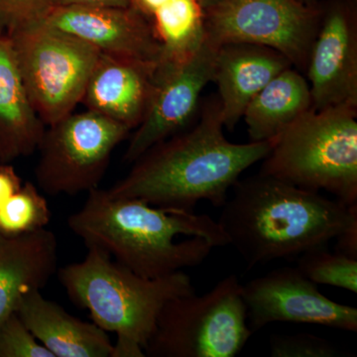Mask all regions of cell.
Masks as SVG:
<instances>
[{
  "mask_svg": "<svg viewBox=\"0 0 357 357\" xmlns=\"http://www.w3.org/2000/svg\"><path fill=\"white\" fill-rule=\"evenodd\" d=\"M301 1L305 2V3L310 4V6H314V0H301Z\"/></svg>",
  "mask_w": 357,
  "mask_h": 357,
  "instance_id": "cell-31",
  "label": "cell"
},
{
  "mask_svg": "<svg viewBox=\"0 0 357 357\" xmlns=\"http://www.w3.org/2000/svg\"><path fill=\"white\" fill-rule=\"evenodd\" d=\"M100 54L159 64L162 48L147 17L132 6H62L39 18Z\"/></svg>",
  "mask_w": 357,
  "mask_h": 357,
  "instance_id": "cell-12",
  "label": "cell"
},
{
  "mask_svg": "<svg viewBox=\"0 0 357 357\" xmlns=\"http://www.w3.org/2000/svg\"><path fill=\"white\" fill-rule=\"evenodd\" d=\"M21 185L22 182L13 166L0 162V206L8 201Z\"/></svg>",
  "mask_w": 357,
  "mask_h": 357,
  "instance_id": "cell-26",
  "label": "cell"
},
{
  "mask_svg": "<svg viewBox=\"0 0 357 357\" xmlns=\"http://www.w3.org/2000/svg\"><path fill=\"white\" fill-rule=\"evenodd\" d=\"M162 48L160 63L175 62L196 50L206 36L199 0H168L150 16Z\"/></svg>",
  "mask_w": 357,
  "mask_h": 357,
  "instance_id": "cell-20",
  "label": "cell"
},
{
  "mask_svg": "<svg viewBox=\"0 0 357 357\" xmlns=\"http://www.w3.org/2000/svg\"><path fill=\"white\" fill-rule=\"evenodd\" d=\"M311 109L309 83L290 67L279 73L251 100L243 117L251 142H260L274 139Z\"/></svg>",
  "mask_w": 357,
  "mask_h": 357,
  "instance_id": "cell-19",
  "label": "cell"
},
{
  "mask_svg": "<svg viewBox=\"0 0 357 357\" xmlns=\"http://www.w3.org/2000/svg\"><path fill=\"white\" fill-rule=\"evenodd\" d=\"M218 45L204 36L198 48L175 62L159 63L146 114L129 141L124 160L133 163L161 141L185 130L213 79Z\"/></svg>",
  "mask_w": 357,
  "mask_h": 357,
  "instance_id": "cell-10",
  "label": "cell"
},
{
  "mask_svg": "<svg viewBox=\"0 0 357 357\" xmlns=\"http://www.w3.org/2000/svg\"><path fill=\"white\" fill-rule=\"evenodd\" d=\"M236 274L208 293L168 301L144 347L150 357H234L253 335Z\"/></svg>",
  "mask_w": 357,
  "mask_h": 357,
  "instance_id": "cell-6",
  "label": "cell"
},
{
  "mask_svg": "<svg viewBox=\"0 0 357 357\" xmlns=\"http://www.w3.org/2000/svg\"><path fill=\"white\" fill-rule=\"evenodd\" d=\"M356 109L307 110L274 138L260 173L357 204Z\"/></svg>",
  "mask_w": 357,
  "mask_h": 357,
  "instance_id": "cell-5",
  "label": "cell"
},
{
  "mask_svg": "<svg viewBox=\"0 0 357 357\" xmlns=\"http://www.w3.org/2000/svg\"><path fill=\"white\" fill-rule=\"evenodd\" d=\"M51 220L47 199L31 183L20 190L0 206V234L13 237L45 229Z\"/></svg>",
  "mask_w": 357,
  "mask_h": 357,
  "instance_id": "cell-21",
  "label": "cell"
},
{
  "mask_svg": "<svg viewBox=\"0 0 357 357\" xmlns=\"http://www.w3.org/2000/svg\"><path fill=\"white\" fill-rule=\"evenodd\" d=\"M335 239L337 245L335 252L351 259H357V222L345 229Z\"/></svg>",
  "mask_w": 357,
  "mask_h": 357,
  "instance_id": "cell-27",
  "label": "cell"
},
{
  "mask_svg": "<svg viewBox=\"0 0 357 357\" xmlns=\"http://www.w3.org/2000/svg\"><path fill=\"white\" fill-rule=\"evenodd\" d=\"M218 222L251 269L328 246L357 222V204L260 173L237 181Z\"/></svg>",
  "mask_w": 357,
  "mask_h": 357,
  "instance_id": "cell-3",
  "label": "cell"
},
{
  "mask_svg": "<svg viewBox=\"0 0 357 357\" xmlns=\"http://www.w3.org/2000/svg\"><path fill=\"white\" fill-rule=\"evenodd\" d=\"M48 128L38 147L35 176L51 196L98 189L112 152L131 131L89 109L72 112Z\"/></svg>",
  "mask_w": 357,
  "mask_h": 357,
  "instance_id": "cell-8",
  "label": "cell"
},
{
  "mask_svg": "<svg viewBox=\"0 0 357 357\" xmlns=\"http://www.w3.org/2000/svg\"><path fill=\"white\" fill-rule=\"evenodd\" d=\"M58 267V241L42 229L6 237L0 245V324L27 294L41 291Z\"/></svg>",
  "mask_w": 357,
  "mask_h": 357,
  "instance_id": "cell-17",
  "label": "cell"
},
{
  "mask_svg": "<svg viewBox=\"0 0 357 357\" xmlns=\"http://www.w3.org/2000/svg\"><path fill=\"white\" fill-rule=\"evenodd\" d=\"M158 65L100 54L82 102L132 130L146 114Z\"/></svg>",
  "mask_w": 357,
  "mask_h": 357,
  "instance_id": "cell-14",
  "label": "cell"
},
{
  "mask_svg": "<svg viewBox=\"0 0 357 357\" xmlns=\"http://www.w3.org/2000/svg\"><path fill=\"white\" fill-rule=\"evenodd\" d=\"M16 314L54 357H112L114 344L95 323L75 318L41 291L27 294Z\"/></svg>",
  "mask_w": 357,
  "mask_h": 357,
  "instance_id": "cell-16",
  "label": "cell"
},
{
  "mask_svg": "<svg viewBox=\"0 0 357 357\" xmlns=\"http://www.w3.org/2000/svg\"><path fill=\"white\" fill-rule=\"evenodd\" d=\"M168 0H129L130 6L137 9L139 13L146 17L153 14L155 10L159 8L160 6H163Z\"/></svg>",
  "mask_w": 357,
  "mask_h": 357,
  "instance_id": "cell-29",
  "label": "cell"
},
{
  "mask_svg": "<svg viewBox=\"0 0 357 357\" xmlns=\"http://www.w3.org/2000/svg\"><path fill=\"white\" fill-rule=\"evenodd\" d=\"M0 357H54L16 312L0 324Z\"/></svg>",
  "mask_w": 357,
  "mask_h": 357,
  "instance_id": "cell-23",
  "label": "cell"
},
{
  "mask_svg": "<svg viewBox=\"0 0 357 357\" xmlns=\"http://www.w3.org/2000/svg\"><path fill=\"white\" fill-rule=\"evenodd\" d=\"M352 1H356V0H352Z\"/></svg>",
  "mask_w": 357,
  "mask_h": 357,
  "instance_id": "cell-33",
  "label": "cell"
},
{
  "mask_svg": "<svg viewBox=\"0 0 357 357\" xmlns=\"http://www.w3.org/2000/svg\"><path fill=\"white\" fill-rule=\"evenodd\" d=\"M86 248H98L144 278L169 276L201 265L229 238L217 220L194 211L151 206L139 199L89 192L83 208L68 220Z\"/></svg>",
  "mask_w": 357,
  "mask_h": 357,
  "instance_id": "cell-1",
  "label": "cell"
},
{
  "mask_svg": "<svg viewBox=\"0 0 357 357\" xmlns=\"http://www.w3.org/2000/svg\"><path fill=\"white\" fill-rule=\"evenodd\" d=\"M62 6L126 7L130 6V2L129 0H48V9Z\"/></svg>",
  "mask_w": 357,
  "mask_h": 357,
  "instance_id": "cell-28",
  "label": "cell"
},
{
  "mask_svg": "<svg viewBox=\"0 0 357 357\" xmlns=\"http://www.w3.org/2000/svg\"><path fill=\"white\" fill-rule=\"evenodd\" d=\"M223 128L218 100L204 109L192 128L141 155L128 175L107 190V194L188 211H194L201 201L222 208L241 174L266 158L274 144V139L229 142Z\"/></svg>",
  "mask_w": 357,
  "mask_h": 357,
  "instance_id": "cell-2",
  "label": "cell"
},
{
  "mask_svg": "<svg viewBox=\"0 0 357 357\" xmlns=\"http://www.w3.org/2000/svg\"><path fill=\"white\" fill-rule=\"evenodd\" d=\"M45 126L26 91L11 40L0 35V162L37 151Z\"/></svg>",
  "mask_w": 357,
  "mask_h": 357,
  "instance_id": "cell-18",
  "label": "cell"
},
{
  "mask_svg": "<svg viewBox=\"0 0 357 357\" xmlns=\"http://www.w3.org/2000/svg\"><path fill=\"white\" fill-rule=\"evenodd\" d=\"M83 261L59 270L66 292L88 310L93 323L116 333L112 357H144V347L168 301L196 292L184 271L148 279L119 264L109 253L88 248Z\"/></svg>",
  "mask_w": 357,
  "mask_h": 357,
  "instance_id": "cell-4",
  "label": "cell"
},
{
  "mask_svg": "<svg viewBox=\"0 0 357 357\" xmlns=\"http://www.w3.org/2000/svg\"><path fill=\"white\" fill-rule=\"evenodd\" d=\"M4 238H6V237L0 234V245H1L2 243H3Z\"/></svg>",
  "mask_w": 357,
  "mask_h": 357,
  "instance_id": "cell-32",
  "label": "cell"
},
{
  "mask_svg": "<svg viewBox=\"0 0 357 357\" xmlns=\"http://www.w3.org/2000/svg\"><path fill=\"white\" fill-rule=\"evenodd\" d=\"M292 67L279 52L245 43L223 44L215 54L213 79L217 84L225 128L232 130L253 98L282 70Z\"/></svg>",
  "mask_w": 357,
  "mask_h": 357,
  "instance_id": "cell-15",
  "label": "cell"
},
{
  "mask_svg": "<svg viewBox=\"0 0 357 357\" xmlns=\"http://www.w3.org/2000/svg\"><path fill=\"white\" fill-rule=\"evenodd\" d=\"M217 1H218V0H199V2L203 4L204 7L211 6V4H213Z\"/></svg>",
  "mask_w": 357,
  "mask_h": 357,
  "instance_id": "cell-30",
  "label": "cell"
},
{
  "mask_svg": "<svg viewBox=\"0 0 357 357\" xmlns=\"http://www.w3.org/2000/svg\"><path fill=\"white\" fill-rule=\"evenodd\" d=\"M241 293L253 333L279 321L357 332L356 307L323 295L297 267L272 270L244 284Z\"/></svg>",
  "mask_w": 357,
  "mask_h": 357,
  "instance_id": "cell-11",
  "label": "cell"
},
{
  "mask_svg": "<svg viewBox=\"0 0 357 357\" xmlns=\"http://www.w3.org/2000/svg\"><path fill=\"white\" fill-rule=\"evenodd\" d=\"M321 14L301 0H218L204 7V31L218 46L267 47L306 69Z\"/></svg>",
  "mask_w": 357,
  "mask_h": 357,
  "instance_id": "cell-9",
  "label": "cell"
},
{
  "mask_svg": "<svg viewBox=\"0 0 357 357\" xmlns=\"http://www.w3.org/2000/svg\"><path fill=\"white\" fill-rule=\"evenodd\" d=\"M48 9V0H0V35L39 20Z\"/></svg>",
  "mask_w": 357,
  "mask_h": 357,
  "instance_id": "cell-25",
  "label": "cell"
},
{
  "mask_svg": "<svg viewBox=\"0 0 357 357\" xmlns=\"http://www.w3.org/2000/svg\"><path fill=\"white\" fill-rule=\"evenodd\" d=\"M270 354L273 357H337L342 351L326 338L311 333L274 335L270 338Z\"/></svg>",
  "mask_w": 357,
  "mask_h": 357,
  "instance_id": "cell-24",
  "label": "cell"
},
{
  "mask_svg": "<svg viewBox=\"0 0 357 357\" xmlns=\"http://www.w3.org/2000/svg\"><path fill=\"white\" fill-rule=\"evenodd\" d=\"M297 268L314 283L357 293V259L331 252L328 246L303 253Z\"/></svg>",
  "mask_w": 357,
  "mask_h": 357,
  "instance_id": "cell-22",
  "label": "cell"
},
{
  "mask_svg": "<svg viewBox=\"0 0 357 357\" xmlns=\"http://www.w3.org/2000/svg\"><path fill=\"white\" fill-rule=\"evenodd\" d=\"M26 91L46 126L74 112L100 53L42 20L8 34Z\"/></svg>",
  "mask_w": 357,
  "mask_h": 357,
  "instance_id": "cell-7",
  "label": "cell"
},
{
  "mask_svg": "<svg viewBox=\"0 0 357 357\" xmlns=\"http://www.w3.org/2000/svg\"><path fill=\"white\" fill-rule=\"evenodd\" d=\"M306 68L312 109L357 107L356 24L344 4L321 14Z\"/></svg>",
  "mask_w": 357,
  "mask_h": 357,
  "instance_id": "cell-13",
  "label": "cell"
}]
</instances>
